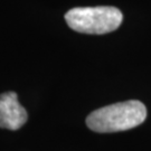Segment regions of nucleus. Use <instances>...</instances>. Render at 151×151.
Segmentation results:
<instances>
[{
    "mask_svg": "<svg viewBox=\"0 0 151 151\" xmlns=\"http://www.w3.org/2000/svg\"><path fill=\"white\" fill-rule=\"evenodd\" d=\"M27 119V111L19 103L15 92L0 94V128L15 131L20 129Z\"/></svg>",
    "mask_w": 151,
    "mask_h": 151,
    "instance_id": "7ed1b4c3",
    "label": "nucleus"
},
{
    "mask_svg": "<svg viewBox=\"0 0 151 151\" xmlns=\"http://www.w3.org/2000/svg\"><path fill=\"white\" fill-rule=\"evenodd\" d=\"M65 20L75 32L103 35L118 29L123 20V15L118 8L111 6L77 7L65 14Z\"/></svg>",
    "mask_w": 151,
    "mask_h": 151,
    "instance_id": "f03ea898",
    "label": "nucleus"
},
{
    "mask_svg": "<svg viewBox=\"0 0 151 151\" xmlns=\"http://www.w3.org/2000/svg\"><path fill=\"white\" fill-rule=\"evenodd\" d=\"M147 118L146 105L140 101L130 100L97 109L88 114L86 125L99 133H112L133 129Z\"/></svg>",
    "mask_w": 151,
    "mask_h": 151,
    "instance_id": "f257e3e1",
    "label": "nucleus"
}]
</instances>
